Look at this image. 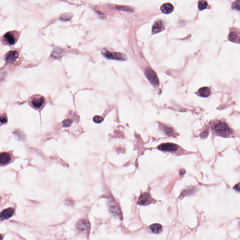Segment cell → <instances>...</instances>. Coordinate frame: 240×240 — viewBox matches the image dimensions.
<instances>
[{
  "mask_svg": "<svg viewBox=\"0 0 240 240\" xmlns=\"http://www.w3.org/2000/svg\"><path fill=\"white\" fill-rule=\"evenodd\" d=\"M72 123V121L71 120H70V119H66V120H64L63 121L62 125H63V127H69L71 125Z\"/></svg>",
  "mask_w": 240,
  "mask_h": 240,
  "instance_id": "obj_21",
  "label": "cell"
},
{
  "mask_svg": "<svg viewBox=\"0 0 240 240\" xmlns=\"http://www.w3.org/2000/svg\"></svg>",
  "mask_w": 240,
  "mask_h": 240,
  "instance_id": "obj_27",
  "label": "cell"
},
{
  "mask_svg": "<svg viewBox=\"0 0 240 240\" xmlns=\"http://www.w3.org/2000/svg\"><path fill=\"white\" fill-rule=\"evenodd\" d=\"M164 29V23L162 20H158L155 22L152 27V32L154 34L162 31Z\"/></svg>",
  "mask_w": 240,
  "mask_h": 240,
  "instance_id": "obj_10",
  "label": "cell"
},
{
  "mask_svg": "<svg viewBox=\"0 0 240 240\" xmlns=\"http://www.w3.org/2000/svg\"><path fill=\"white\" fill-rule=\"evenodd\" d=\"M11 160V155L7 152H2L0 155V163L1 165L8 164Z\"/></svg>",
  "mask_w": 240,
  "mask_h": 240,
  "instance_id": "obj_11",
  "label": "cell"
},
{
  "mask_svg": "<svg viewBox=\"0 0 240 240\" xmlns=\"http://www.w3.org/2000/svg\"><path fill=\"white\" fill-rule=\"evenodd\" d=\"M150 229L152 232L155 234H159L162 232V226L159 224H154L150 226Z\"/></svg>",
  "mask_w": 240,
  "mask_h": 240,
  "instance_id": "obj_14",
  "label": "cell"
},
{
  "mask_svg": "<svg viewBox=\"0 0 240 240\" xmlns=\"http://www.w3.org/2000/svg\"><path fill=\"white\" fill-rule=\"evenodd\" d=\"M159 150L166 152L176 151L178 149V146L174 143H162L158 146Z\"/></svg>",
  "mask_w": 240,
  "mask_h": 240,
  "instance_id": "obj_4",
  "label": "cell"
},
{
  "mask_svg": "<svg viewBox=\"0 0 240 240\" xmlns=\"http://www.w3.org/2000/svg\"><path fill=\"white\" fill-rule=\"evenodd\" d=\"M103 119L102 117H101V116H98V115H96L93 118V121L95 123H101L103 121Z\"/></svg>",
  "mask_w": 240,
  "mask_h": 240,
  "instance_id": "obj_22",
  "label": "cell"
},
{
  "mask_svg": "<svg viewBox=\"0 0 240 240\" xmlns=\"http://www.w3.org/2000/svg\"><path fill=\"white\" fill-rule=\"evenodd\" d=\"M90 227L88 221L85 219L79 220L76 223V228L81 232H84L88 230Z\"/></svg>",
  "mask_w": 240,
  "mask_h": 240,
  "instance_id": "obj_6",
  "label": "cell"
},
{
  "mask_svg": "<svg viewBox=\"0 0 240 240\" xmlns=\"http://www.w3.org/2000/svg\"><path fill=\"white\" fill-rule=\"evenodd\" d=\"M18 52L16 51H11L8 52L5 56V60L7 62L9 63H12L14 62L18 58Z\"/></svg>",
  "mask_w": 240,
  "mask_h": 240,
  "instance_id": "obj_9",
  "label": "cell"
},
{
  "mask_svg": "<svg viewBox=\"0 0 240 240\" xmlns=\"http://www.w3.org/2000/svg\"><path fill=\"white\" fill-rule=\"evenodd\" d=\"M174 6L170 3H167L163 4L161 7V11L165 14H169L174 11Z\"/></svg>",
  "mask_w": 240,
  "mask_h": 240,
  "instance_id": "obj_12",
  "label": "cell"
},
{
  "mask_svg": "<svg viewBox=\"0 0 240 240\" xmlns=\"http://www.w3.org/2000/svg\"><path fill=\"white\" fill-rule=\"evenodd\" d=\"M234 189L236 191L240 192V182L238 183L234 187Z\"/></svg>",
  "mask_w": 240,
  "mask_h": 240,
  "instance_id": "obj_25",
  "label": "cell"
},
{
  "mask_svg": "<svg viewBox=\"0 0 240 240\" xmlns=\"http://www.w3.org/2000/svg\"><path fill=\"white\" fill-rule=\"evenodd\" d=\"M4 38L7 42L10 45H13L15 43V38L12 34L11 33H7L4 35Z\"/></svg>",
  "mask_w": 240,
  "mask_h": 240,
  "instance_id": "obj_16",
  "label": "cell"
},
{
  "mask_svg": "<svg viewBox=\"0 0 240 240\" xmlns=\"http://www.w3.org/2000/svg\"><path fill=\"white\" fill-rule=\"evenodd\" d=\"M198 93L202 97H208L211 94L210 89L207 87H204L199 90Z\"/></svg>",
  "mask_w": 240,
  "mask_h": 240,
  "instance_id": "obj_13",
  "label": "cell"
},
{
  "mask_svg": "<svg viewBox=\"0 0 240 240\" xmlns=\"http://www.w3.org/2000/svg\"><path fill=\"white\" fill-rule=\"evenodd\" d=\"M145 74L147 79L154 86H158L159 84V80L157 75L152 68L148 67L145 70Z\"/></svg>",
  "mask_w": 240,
  "mask_h": 240,
  "instance_id": "obj_2",
  "label": "cell"
},
{
  "mask_svg": "<svg viewBox=\"0 0 240 240\" xmlns=\"http://www.w3.org/2000/svg\"><path fill=\"white\" fill-rule=\"evenodd\" d=\"M44 101L45 99L42 96H34L32 98L31 103L34 107L39 109L42 106Z\"/></svg>",
  "mask_w": 240,
  "mask_h": 240,
  "instance_id": "obj_5",
  "label": "cell"
},
{
  "mask_svg": "<svg viewBox=\"0 0 240 240\" xmlns=\"http://www.w3.org/2000/svg\"><path fill=\"white\" fill-rule=\"evenodd\" d=\"M232 7L234 9L240 11V0H237L235 1L233 3Z\"/></svg>",
  "mask_w": 240,
  "mask_h": 240,
  "instance_id": "obj_19",
  "label": "cell"
},
{
  "mask_svg": "<svg viewBox=\"0 0 240 240\" xmlns=\"http://www.w3.org/2000/svg\"><path fill=\"white\" fill-rule=\"evenodd\" d=\"M14 212V209L11 207L4 209L1 213V221H4L10 218L13 216Z\"/></svg>",
  "mask_w": 240,
  "mask_h": 240,
  "instance_id": "obj_7",
  "label": "cell"
},
{
  "mask_svg": "<svg viewBox=\"0 0 240 240\" xmlns=\"http://www.w3.org/2000/svg\"><path fill=\"white\" fill-rule=\"evenodd\" d=\"M71 18V14L67 13V14H64L63 15H62L61 17V20H62L63 21H67L69 20Z\"/></svg>",
  "mask_w": 240,
  "mask_h": 240,
  "instance_id": "obj_18",
  "label": "cell"
},
{
  "mask_svg": "<svg viewBox=\"0 0 240 240\" xmlns=\"http://www.w3.org/2000/svg\"><path fill=\"white\" fill-rule=\"evenodd\" d=\"M105 57L108 59L115 60L118 61H125L126 60V56L121 53L115 52L112 53L109 51H104L102 52Z\"/></svg>",
  "mask_w": 240,
  "mask_h": 240,
  "instance_id": "obj_3",
  "label": "cell"
},
{
  "mask_svg": "<svg viewBox=\"0 0 240 240\" xmlns=\"http://www.w3.org/2000/svg\"><path fill=\"white\" fill-rule=\"evenodd\" d=\"M237 38V34L236 32H231V34H230L229 38L230 40L232 42H234L235 40Z\"/></svg>",
  "mask_w": 240,
  "mask_h": 240,
  "instance_id": "obj_20",
  "label": "cell"
},
{
  "mask_svg": "<svg viewBox=\"0 0 240 240\" xmlns=\"http://www.w3.org/2000/svg\"><path fill=\"white\" fill-rule=\"evenodd\" d=\"M152 199L150 195L147 193L143 194L140 196L138 204L141 205H147L152 202Z\"/></svg>",
  "mask_w": 240,
  "mask_h": 240,
  "instance_id": "obj_8",
  "label": "cell"
},
{
  "mask_svg": "<svg viewBox=\"0 0 240 240\" xmlns=\"http://www.w3.org/2000/svg\"><path fill=\"white\" fill-rule=\"evenodd\" d=\"M214 129L218 134L222 136L229 135L232 133V131L229 128L227 124L222 122L216 124L214 126Z\"/></svg>",
  "mask_w": 240,
  "mask_h": 240,
  "instance_id": "obj_1",
  "label": "cell"
},
{
  "mask_svg": "<svg viewBox=\"0 0 240 240\" xmlns=\"http://www.w3.org/2000/svg\"><path fill=\"white\" fill-rule=\"evenodd\" d=\"M165 131L167 133V134L171 135V134L173 132V130H172V129L167 127L165 129Z\"/></svg>",
  "mask_w": 240,
  "mask_h": 240,
  "instance_id": "obj_26",
  "label": "cell"
},
{
  "mask_svg": "<svg viewBox=\"0 0 240 240\" xmlns=\"http://www.w3.org/2000/svg\"><path fill=\"white\" fill-rule=\"evenodd\" d=\"M208 134H209V132H208V131H204L203 132V133H202L201 136L202 138H205L208 136Z\"/></svg>",
  "mask_w": 240,
  "mask_h": 240,
  "instance_id": "obj_24",
  "label": "cell"
},
{
  "mask_svg": "<svg viewBox=\"0 0 240 240\" xmlns=\"http://www.w3.org/2000/svg\"><path fill=\"white\" fill-rule=\"evenodd\" d=\"M7 119L5 116L4 115H1V123H7Z\"/></svg>",
  "mask_w": 240,
  "mask_h": 240,
  "instance_id": "obj_23",
  "label": "cell"
},
{
  "mask_svg": "<svg viewBox=\"0 0 240 240\" xmlns=\"http://www.w3.org/2000/svg\"><path fill=\"white\" fill-rule=\"evenodd\" d=\"M115 202H113V204L112 203V202H111L110 203V211L112 213H114V214H120L121 215V213H120V210L119 209V207H118L117 205H116L115 204Z\"/></svg>",
  "mask_w": 240,
  "mask_h": 240,
  "instance_id": "obj_15",
  "label": "cell"
},
{
  "mask_svg": "<svg viewBox=\"0 0 240 240\" xmlns=\"http://www.w3.org/2000/svg\"><path fill=\"white\" fill-rule=\"evenodd\" d=\"M207 5H208V3L206 1H205L204 0H201L199 2L198 7L199 9L200 10H203L207 8Z\"/></svg>",
  "mask_w": 240,
  "mask_h": 240,
  "instance_id": "obj_17",
  "label": "cell"
}]
</instances>
